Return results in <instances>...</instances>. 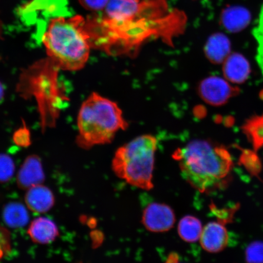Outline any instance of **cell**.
I'll list each match as a JSON object with an SVG mask.
<instances>
[{"label":"cell","mask_w":263,"mask_h":263,"mask_svg":"<svg viewBox=\"0 0 263 263\" xmlns=\"http://www.w3.org/2000/svg\"><path fill=\"white\" fill-rule=\"evenodd\" d=\"M185 16L178 10L170 11L166 0H141L139 8L120 21L102 17L88 19L91 47L108 52H125L153 34L178 30Z\"/></svg>","instance_id":"6da1fadb"},{"label":"cell","mask_w":263,"mask_h":263,"mask_svg":"<svg viewBox=\"0 0 263 263\" xmlns=\"http://www.w3.org/2000/svg\"><path fill=\"white\" fill-rule=\"evenodd\" d=\"M173 157L179 163L183 179L202 193L218 185L232 166L228 150L205 140L191 141L177 150Z\"/></svg>","instance_id":"7a4b0ae2"},{"label":"cell","mask_w":263,"mask_h":263,"mask_svg":"<svg viewBox=\"0 0 263 263\" xmlns=\"http://www.w3.org/2000/svg\"><path fill=\"white\" fill-rule=\"evenodd\" d=\"M85 24L86 20L81 15L58 16L49 23L43 42L59 68L79 70L86 64L91 46Z\"/></svg>","instance_id":"3957f363"},{"label":"cell","mask_w":263,"mask_h":263,"mask_svg":"<svg viewBox=\"0 0 263 263\" xmlns=\"http://www.w3.org/2000/svg\"><path fill=\"white\" fill-rule=\"evenodd\" d=\"M78 126V145L89 149L111 142L117 132L126 129L127 123L116 103L93 93L82 105Z\"/></svg>","instance_id":"277c9868"},{"label":"cell","mask_w":263,"mask_h":263,"mask_svg":"<svg viewBox=\"0 0 263 263\" xmlns=\"http://www.w3.org/2000/svg\"><path fill=\"white\" fill-rule=\"evenodd\" d=\"M157 146L156 137L144 135L118 148L112 160L114 172L132 186L152 189Z\"/></svg>","instance_id":"5b68a950"},{"label":"cell","mask_w":263,"mask_h":263,"mask_svg":"<svg viewBox=\"0 0 263 263\" xmlns=\"http://www.w3.org/2000/svg\"><path fill=\"white\" fill-rule=\"evenodd\" d=\"M198 92L200 98L205 103L218 106L227 103L230 98L237 93L238 90L223 79L212 77L200 82Z\"/></svg>","instance_id":"8992f818"},{"label":"cell","mask_w":263,"mask_h":263,"mask_svg":"<svg viewBox=\"0 0 263 263\" xmlns=\"http://www.w3.org/2000/svg\"><path fill=\"white\" fill-rule=\"evenodd\" d=\"M175 221V214L172 209L162 203H151L143 213V225L151 232H166L173 228Z\"/></svg>","instance_id":"52a82bcc"},{"label":"cell","mask_w":263,"mask_h":263,"mask_svg":"<svg viewBox=\"0 0 263 263\" xmlns=\"http://www.w3.org/2000/svg\"><path fill=\"white\" fill-rule=\"evenodd\" d=\"M200 244L210 253H218L229 244V236L225 227L218 222H212L203 229L200 236Z\"/></svg>","instance_id":"ba28073f"},{"label":"cell","mask_w":263,"mask_h":263,"mask_svg":"<svg viewBox=\"0 0 263 263\" xmlns=\"http://www.w3.org/2000/svg\"><path fill=\"white\" fill-rule=\"evenodd\" d=\"M44 179L41 159L37 156L28 157L18 174L17 183L20 188L28 190L32 186L41 185Z\"/></svg>","instance_id":"9c48e42d"},{"label":"cell","mask_w":263,"mask_h":263,"mask_svg":"<svg viewBox=\"0 0 263 263\" xmlns=\"http://www.w3.org/2000/svg\"><path fill=\"white\" fill-rule=\"evenodd\" d=\"M25 202L33 212L43 213L49 211L54 205V197L50 190L41 184L28 189Z\"/></svg>","instance_id":"30bf717a"},{"label":"cell","mask_w":263,"mask_h":263,"mask_svg":"<svg viewBox=\"0 0 263 263\" xmlns=\"http://www.w3.org/2000/svg\"><path fill=\"white\" fill-rule=\"evenodd\" d=\"M30 238L37 244H49L54 241L59 235L57 225L51 219L39 218L33 221L28 230Z\"/></svg>","instance_id":"8fae6325"},{"label":"cell","mask_w":263,"mask_h":263,"mask_svg":"<svg viewBox=\"0 0 263 263\" xmlns=\"http://www.w3.org/2000/svg\"><path fill=\"white\" fill-rule=\"evenodd\" d=\"M230 51L229 39L221 33L210 36L205 46L206 57L213 64H219L224 62L229 57Z\"/></svg>","instance_id":"7c38bea8"},{"label":"cell","mask_w":263,"mask_h":263,"mask_svg":"<svg viewBox=\"0 0 263 263\" xmlns=\"http://www.w3.org/2000/svg\"><path fill=\"white\" fill-rule=\"evenodd\" d=\"M225 77L234 83H241L249 77V65L241 55L235 54L226 59L223 67Z\"/></svg>","instance_id":"4fadbf2b"},{"label":"cell","mask_w":263,"mask_h":263,"mask_svg":"<svg viewBox=\"0 0 263 263\" xmlns=\"http://www.w3.org/2000/svg\"><path fill=\"white\" fill-rule=\"evenodd\" d=\"M250 20L249 12L241 6H231L225 9L221 16L223 27L230 32H238L244 29L249 24Z\"/></svg>","instance_id":"5bb4252c"},{"label":"cell","mask_w":263,"mask_h":263,"mask_svg":"<svg viewBox=\"0 0 263 263\" xmlns=\"http://www.w3.org/2000/svg\"><path fill=\"white\" fill-rule=\"evenodd\" d=\"M202 226L199 219L186 216L180 220L178 225L180 237L187 242H195L200 238Z\"/></svg>","instance_id":"9a60e30c"},{"label":"cell","mask_w":263,"mask_h":263,"mask_svg":"<svg viewBox=\"0 0 263 263\" xmlns=\"http://www.w3.org/2000/svg\"><path fill=\"white\" fill-rule=\"evenodd\" d=\"M3 218L6 224L16 228L27 224L29 216L24 205L14 202L6 206L3 212Z\"/></svg>","instance_id":"2e32d148"},{"label":"cell","mask_w":263,"mask_h":263,"mask_svg":"<svg viewBox=\"0 0 263 263\" xmlns=\"http://www.w3.org/2000/svg\"><path fill=\"white\" fill-rule=\"evenodd\" d=\"M15 164L11 157L0 154V183L8 182L14 175Z\"/></svg>","instance_id":"e0dca14e"},{"label":"cell","mask_w":263,"mask_h":263,"mask_svg":"<svg viewBox=\"0 0 263 263\" xmlns=\"http://www.w3.org/2000/svg\"><path fill=\"white\" fill-rule=\"evenodd\" d=\"M246 128L255 144L259 145L263 143V116L250 121Z\"/></svg>","instance_id":"ac0fdd59"},{"label":"cell","mask_w":263,"mask_h":263,"mask_svg":"<svg viewBox=\"0 0 263 263\" xmlns=\"http://www.w3.org/2000/svg\"><path fill=\"white\" fill-rule=\"evenodd\" d=\"M246 259L249 262H263V242H255L246 251Z\"/></svg>","instance_id":"d6986e66"},{"label":"cell","mask_w":263,"mask_h":263,"mask_svg":"<svg viewBox=\"0 0 263 263\" xmlns=\"http://www.w3.org/2000/svg\"><path fill=\"white\" fill-rule=\"evenodd\" d=\"M254 35L258 41V61L263 73V11L261 15L259 26L255 29Z\"/></svg>","instance_id":"ffe728a7"},{"label":"cell","mask_w":263,"mask_h":263,"mask_svg":"<svg viewBox=\"0 0 263 263\" xmlns=\"http://www.w3.org/2000/svg\"><path fill=\"white\" fill-rule=\"evenodd\" d=\"M11 249V237L7 230L0 225V259L8 254Z\"/></svg>","instance_id":"44dd1931"},{"label":"cell","mask_w":263,"mask_h":263,"mask_svg":"<svg viewBox=\"0 0 263 263\" xmlns=\"http://www.w3.org/2000/svg\"><path fill=\"white\" fill-rule=\"evenodd\" d=\"M85 9L91 11H100L106 8L108 0H78Z\"/></svg>","instance_id":"7402d4cb"},{"label":"cell","mask_w":263,"mask_h":263,"mask_svg":"<svg viewBox=\"0 0 263 263\" xmlns=\"http://www.w3.org/2000/svg\"><path fill=\"white\" fill-rule=\"evenodd\" d=\"M14 141L16 144L21 146H27L30 143V137L28 130L20 129L15 134Z\"/></svg>","instance_id":"603a6c76"},{"label":"cell","mask_w":263,"mask_h":263,"mask_svg":"<svg viewBox=\"0 0 263 263\" xmlns=\"http://www.w3.org/2000/svg\"><path fill=\"white\" fill-rule=\"evenodd\" d=\"M4 88H3L2 84L0 83V101H2L4 97Z\"/></svg>","instance_id":"cb8c5ba5"}]
</instances>
